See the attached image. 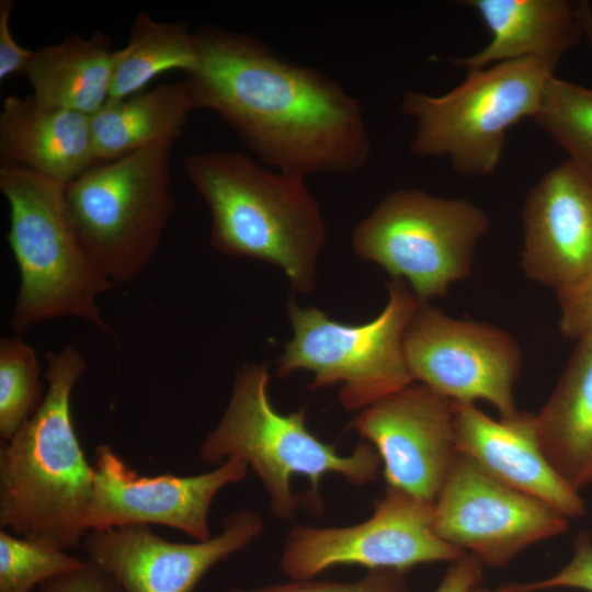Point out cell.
Listing matches in <instances>:
<instances>
[{"label":"cell","instance_id":"cell-1","mask_svg":"<svg viewBox=\"0 0 592 592\" xmlns=\"http://www.w3.org/2000/svg\"><path fill=\"white\" fill-rule=\"evenodd\" d=\"M194 34L197 59L184 81L195 110L215 112L275 170L306 178L365 168L362 109L337 81L249 34L210 25Z\"/></svg>","mask_w":592,"mask_h":592},{"label":"cell","instance_id":"cell-2","mask_svg":"<svg viewBox=\"0 0 592 592\" xmlns=\"http://www.w3.org/2000/svg\"><path fill=\"white\" fill-rule=\"evenodd\" d=\"M47 383L35 414L0 446V526L61 550L81 544L92 497L93 467L71 418L70 398L87 369L67 344L46 353Z\"/></svg>","mask_w":592,"mask_h":592},{"label":"cell","instance_id":"cell-3","mask_svg":"<svg viewBox=\"0 0 592 592\" xmlns=\"http://www.w3.org/2000/svg\"><path fill=\"white\" fill-rule=\"evenodd\" d=\"M184 171L209 207L217 251L275 264L294 289H312L326 226L305 177L271 171L236 151L193 153Z\"/></svg>","mask_w":592,"mask_h":592},{"label":"cell","instance_id":"cell-4","mask_svg":"<svg viewBox=\"0 0 592 592\" xmlns=\"http://www.w3.org/2000/svg\"><path fill=\"white\" fill-rule=\"evenodd\" d=\"M269 384L265 364L246 365L237 373L223 417L201 444L203 462L217 466L230 457L242 459L263 486L271 512L283 521L294 519L299 505L291 485L295 476L309 481L310 500L318 509L327 475L354 486L377 480L382 463L369 443L362 441L348 455L338 453L308 429L305 408L278 412Z\"/></svg>","mask_w":592,"mask_h":592},{"label":"cell","instance_id":"cell-5","mask_svg":"<svg viewBox=\"0 0 592 592\" xmlns=\"http://www.w3.org/2000/svg\"><path fill=\"white\" fill-rule=\"evenodd\" d=\"M9 203L8 242L20 272L11 327L24 332L49 319L75 317L103 331L98 297L114 284L81 244L67 210L66 183L31 170L1 166Z\"/></svg>","mask_w":592,"mask_h":592},{"label":"cell","instance_id":"cell-6","mask_svg":"<svg viewBox=\"0 0 592 592\" xmlns=\"http://www.w3.org/2000/svg\"><path fill=\"white\" fill-rule=\"evenodd\" d=\"M174 141L95 163L66 184L75 231L113 284L129 283L147 267L175 208L170 191Z\"/></svg>","mask_w":592,"mask_h":592},{"label":"cell","instance_id":"cell-7","mask_svg":"<svg viewBox=\"0 0 592 592\" xmlns=\"http://www.w3.org/2000/svg\"><path fill=\"white\" fill-rule=\"evenodd\" d=\"M554 71L540 60L521 59L467 70L465 80L442 95L407 92L401 109L415 124L411 152L447 157L465 175H490L508 130L534 118Z\"/></svg>","mask_w":592,"mask_h":592},{"label":"cell","instance_id":"cell-8","mask_svg":"<svg viewBox=\"0 0 592 592\" xmlns=\"http://www.w3.org/2000/svg\"><path fill=\"white\" fill-rule=\"evenodd\" d=\"M489 224L485 210L466 198L399 189L354 228L352 246L428 303L469 275Z\"/></svg>","mask_w":592,"mask_h":592},{"label":"cell","instance_id":"cell-9","mask_svg":"<svg viewBox=\"0 0 592 592\" xmlns=\"http://www.w3.org/2000/svg\"><path fill=\"white\" fill-rule=\"evenodd\" d=\"M387 288L385 308L362 325H344L321 310L289 301L294 335L278 360L276 374L312 372V389L341 384L340 403L350 411H360L414 383L403 339L420 300L402 280L391 278Z\"/></svg>","mask_w":592,"mask_h":592},{"label":"cell","instance_id":"cell-10","mask_svg":"<svg viewBox=\"0 0 592 592\" xmlns=\"http://www.w3.org/2000/svg\"><path fill=\"white\" fill-rule=\"evenodd\" d=\"M463 555L437 535L434 502L387 486L363 522L328 527L294 525L278 565L292 580H307L342 565L403 572L422 563L452 562Z\"/></svg>","mask_w":592,"mask_h":592},{"label":"cell","instance_id":"cell-11","mask_svg":"<svg viewBox=\"0 0 592 592\" xmlns=\"http://www.w3.org/2000/svg\"><path fill=\"white\" fill-rule=\"evenodd\" d=\"M403 350L413 382L454 402L487 401L503 418L519 412L514 385L522 355L510 332L451 317L419 301L406 329Z\"/></svg>","mask_w":592,"mask_h":592},{"label":"cell","instance_id":"cell-12","mask_svg":"<svg viewBox=\"0 0 592 592\" xmlns=\"http://www.w3.org/2000/svg\"><path fill=\"white\" fill-rule=\"evenodd\" d=\"M568 519L490 476L456 452L434 501V527L481 565L503 567L525 548L568 530Z\"/></svg>","mask_w":592,"mask_h":592},{"label":"cell","instance_id":"cell-13","mask_svg":"<svg viewBox=\"0 0 592 592\" xmlns=\"http://www.w3.org/2000/svg\"><path fill=\"white\" fill-rule=\"evenodd\" d=\"M92 467L88 531L157 524L179 530L195 540L213 536L208 519L217 493L242 481L249 471L242 459L230 457L200 475L140 476L107 444L96 446Z\"/></svg>","mask_w":592,"mask_h":592},{"label":"cell","instance_id":"cell-14","mask_svg":"<svg viewBox=\"0 0 592 592\" xmlns=\"http://www.w3.org/2000/svg\"><path fill=\"white\" fill-rule=\"evenodd\" d=\"M264 531L261 515L237 510L217 535L177 543L149 525L129 524L88 531L81 545L88 561L111 576L124 592H193L218 562L253 543Z\"/></svg>","mask_w":592,"mask_h":592},{"label":"cell","instance_id":"cell-15","mask_svg":"<svg viewBox=\"0 0 592 592\" xmlns=\"http://www.w3.org/2000/svg\"><path fill=\"white\" fill-rule=\"evenodd\" d=\"M346 430L375 448L387 486L435 501L456 454L452 400L414 382L360 410Z\"/></svg>","mask_w":592,"mask_h":592},{"label":"cell","instance_id":"cell-16","mask_svg":"<svg viewBox=\"0 0 592 592\" xmlns=\"http://www.w3.org/2000/svg\"><path fill=\"white\" fill-rule=\"evenodd\" d=\"M521 266L528 280L562 291L592 270V184L571 159L549 170L522 210Z\"/></svg>","mask_w":592,"mask_h":592},{"label":"cell","instance_id":"cell-17","mask_svg":"<svg viewBox=\"0 0 592 592\" xmlns=\"http://www.w3.org/2000/svg\"><path fill=\"white\" fill-rule=\"evenodd\" d=\"M453 408L456 452L500 482L547 504L568 520L585 513L579 491L547 458L535 414L519 411L494 420L475 403L453 401Z\"/></svg>","mask_w":592,"mask_h":592},{"label":"cell","instance_id":"cell-18","mask_svg":"<svg viewBox=\"0 0 592 592\" xmlns=\"http://www.w3.org/2000/svg\"><path fill=\"white\" fill-rule=\"evenodd\" d=\"M1 166L69 183L96 163L89 115L10 95L0 111Z\"/></svg>","mask_w":592,"mask_h":592},{"label":"cell","instance_id":"cell-19","mask_svg":"<svg viewBox=\"0 0 592 592\" xmlns=\"http://www.w3.org/2000/svg\"><path fill=\"white\" fill-rule=\"evenodd\" d=\"M491 34L480 50L454 57L451 65L467 70L496 64L537 59L556 68L583 37L576 3L566 0H466Z\"/></svg>","mask_w":592,"mask_h":592},{"label":"cell","instance_id":"cell-20","mask_svg":"<svg viewBox=\"0 0 592 592\" xmlns=\"http://www.w3.org/2000/svg\"><path fill=\"white\" fill-rule=\"evenodd\" d=\"M542 447L576 490L592 482V333L578 344L550 397L535 414Z\"/></svg>","mask_w":592,"mask_h":592},{"label":"cell","instance_id":"cell-21","mask_svg":"<svg viewBox=\"0 0 592 592\" xmlns=\"http://www.w3.org/2000/svg\"><path fill=\"white\" fill-rule=\"evenodd\" d=\"M115 52L102 31L88 38L70 33L35 50L25 72L33 98L46 106L93 115L110 99Z\"/></svg>","mask_w":592,"mask_h":592},{"label":"cell","instance_id":"cell-22","mask_svg":"<svg viewBox=\"0 0 592 592\" xmlns=\"http://www.w3.org/2000/svg\"><path fill=\"white\" fill-rule=\"evenodd\" d=\"M195 110L183 80L107 102L91 118L96 163L107 162L158 141L181 137Z\"/></svg>","mask_w":592,"mask_h":592},{"label":"cell","instance_id":"cell-23","mask_svg":"<svg viewBox=\"0 0 592 592\" xmlns=\"http://www.w3.org/2000/svg\"><path fill=\"white\" fill-rule=\"evenodd\" d=\"M196 59L195 34L185 23L159 22L146 12H138L127 45L115 52L110 99L141 92L166 71L189 72Z\"/></svg>","mask_w":592,"mask_h":592},{"label":"cell","instance_id":"cell-24","mask_svg":"<svg viewBox=\"0 0 592 592\" xmlns=\"http://www.w3.org/2000/svg\"><path fill=\"white\" fill-rule=\"evenodd\" d=\"M533 121L576 162L592 159V90L553 75Z\"/></svg>","mask_w":592,"mask_h":592},{"label":"cell","instance_id":"cell-25","mask_svg":"<svg viewBox=\"0 0 592 592\" xmlns=\"http://www.w3.org/2000/svg\"><path fill=\"white\" fill-rule=\"evenodd\" d=\"M34 349L18 337L0 341V437L9 441L38 410L46 391Z\"/></svg>","mask_w":592,"mask_h":592},{"label":"cell","instance_id":"cell-26","mask_svg":"<svg viewBox=\"0 0 592 592\" xmlns=\"http://www.w3.org/2000/svg\"><path fill=\"white\" fill-rule=\"evenodd\" d=\"M86 562L65 550L0 531V592H33Z\"/></svg>","mask_w":592,"mask_h":592},{"label":"cell","instance_id":"cell-27","mask_svg":"<svg viewBox=\"0 0 592 592\" xmlns=\"http://www.w3.org/2000/svg\"><path fill=\"white\" fill-rule=\"evenodd\" d=\"M228 592H408L403 572L396 570H368L352 582L292 580L254 589L231 588Z\"/></svg>","mask_w":592,"mask_h":592},{"label":"cell","instance_id":"cell-28","mask_svg":"<svg viewBox=\"0 0 592 592\" xmlns=\"http://www.w3.org/2000/svg\"><path fill=\"white\" fill-rule=\"evenodd\" d=\"M556 588L592 592V537L590 534L582 533L577 537L570 561L554 576L535 582L510 584L498 592H537Z\"/></svg>","mask_w":592,"mask_h":592},{"label":"cell","instance_id":"cell-29","mask_svg":"<svg viewBox=\"0 0 592 592\" xmlns=\"http://www.w3.org/2000/svg\"><path fill=\"white\" fill-rule=\"evenodd\" d=\"M556 294L560 332L577 340L592 333V270L576 284Z\"/></svg>","mask_w":592,"mask_h":592},{"label":"cell","instance_id":"cell-30","mask_svg":"<svg viewBox=\"0 0 592 592\" xmlns=\"http://www.w3.org/2000/svg\"><path fill=\"white\" fill-rule=\"evenodd\" d=\"M37 592H124L106 572L87 560L75 571L56 577L41 587Z\"/></svg>","mask_w":592,"mask_h":592},{"label":"cell","instance_id":"cell-31","mask_svg":"<svg viewBox=\"0 0 592 592\" xmlns=\"http://www.w3.org/2000/svg\"><path fill=\"white\" fill-rule=\"evenodd\" d=\"M14 8L13 0L0 1V80L10 76L25 75L35 50L20 46L10 29V18Z\"/></svg>","mask_w":592,"mask_h":592},{"label":"cell","instance_id":"cell-32","mask_svg":"<svg viewBox=\"0 0 592 592\" xmlns=\"http://www.w3.org/2000/svg\"><path fill=\"white\" fill-rule=\"evenodd\" d=\"M481 563L464 554L452 561L435 592H471L481 579Z\"/></svg>","mask_w":592,"mask_h":592},{"label":"cell","instance_id":"cell-33","mask_svg":"<svg viewBox=\"0 0 592 592\" xmlns=\"http://www.w3.org/2000/svg\"><path fill=\"white\" fill-rule=\"evenodd\" d=\"M574 3L582 25L583 37L588 39V43L592 48V8L587 1H578Z\"/></svg>","mask_w":592,"mask_h":592},{"label":"cell","instance_id":"cell-34","mask_svg":"<svg viewBox=\"0 0 592 592\" xmlns=\"http://www.w3.org/2000/svg\"><path fill=\"white\" fill-rule=\"evenodd\" d=\"M577 163L582 168V170L584 171V173L587 174L588 179L590 180L592 184V159L584 162H580V163L577 162Z\"/></svg>","mask_w":592,"mask_h":592},{"label":"cell","instance_id":"cell-35","mask_svg":"<svg viewBox=\"0 0 592 592\" xmlns=\"http://www.w3.org/2000/svg\"><path fill=\"white\" fill-rule=\"evenodd\" d=\"M471 592H492V591H489L487 589H483L477 585Z\"/></svg>","mask_w":592,"mask_h":592}]
</instances>
